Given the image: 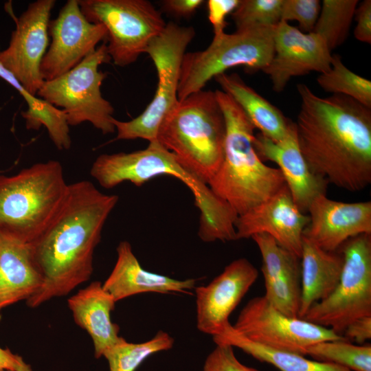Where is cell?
I'll return each instance as SVG.
<instances>
[{
  "mask_svg": "<svg viewBox=\"0 0 371 371\" xmlns=\"http://www.w3.org/2000/svg\"><path fill=\"white\" fill-rule=\"evenodd\" d=\"M225 121L215 91L179 100L159 126L157 140L208 184L223 158Z\"/></svg>",
  "mask_w": 371,
  "mask_h": 371,
  "instance_id": "5b68a950",
  "label": "cell"
},
{
  "mask_svg": "<svg viewBox=\"0 0 371 371\" xmlns=\"http://www.w3.org/2000/svg\"><path fill=\"white\" fill-rule=\"evenodd\" d=\"M273 42V56L262 71L269 76L276 92H282L293 77L330 69L331 51L314 32L304 33L281 21L275 27Z\"/></svg>",
  "mask_w": 371,
  "mask_h": 371,
  "instance_id": "9a60e30c",
  "label": "cell"
},
{
  "mask_svg": "<svg viewBox=\"0 0 371 371\" xmlns=\"http://www.w3.org/2000/svg\"><path fill=\"white\" fill-rule=\"evenodd\" d=\"M339 249L344 263L337 286L302 319L343 336L351 322L371 315V234L352 237Z\"/></svg>",
  "mask_w": 371,
  "mask_h": 371,
  "instance_id": "30bf717a",
  "label": "cell"
},
{
  "mask_svg": "<svg viewBox=\"0 0 371 371\" xmlns=\"http://www.w3.org/2000/svg\"><path fill=\"white\" fill-rule=\"evenodd\" d=\"M283 0H240L232 13L236 30L276 27L281 21Z\"/></svg>",
  "mask_w": 371,
  "mask_h": 371,
  "instance_id": "1f68e13d",
  "label": "cell"
},
{
  "mask_svg": "<svg viewBox=\"0 0 371 371\" xmlns=\"http://www.w3.org/2000/svg\"><path fill=\"white\" fill-rule=\"evenodd\" d=\"M308 222L309 216L298 208L285 184L269 199L238 216L236 238L265 234L300 258L303 232Z\"/></svg>",
  "mask_w": 371,
  "mask_h": 371,
  "instance_id": "e0dca14e",
  "label": "cell"
},
{
  "mask_svg": "<svg viewBox=\"0 0 371 371\" xmlns=\"http://www.w3.org/2000/svg\"><path fill=\"white\" fill-rule=\"evenodd\" d=\"M301 300L298 317L302 318L315 304L326 298L337 286L342 271V254L327 251L303 236Z\"/></svg>",
  "mask_w": 371,
  "mask_h": 371,
  "instance_id": "cb8c5ba5",
  "label": "cell"
},
{
  "mask_svg": "<svg viewBox=\"0 0 371 371\" xmlns=\"http://www.w3.org/2000/svg\"><path fill=\"white\" fill-rule=\"evenodd\" d=\"M258 271L247 258L227 265L208 284L195 287L196 327L212 337L230 324L229 317L256 281Z\"/></svg>",
  "mask_w": 371,
  "mask_h": 371,
  "instance_id": "2e32d148",
  "label": "cell"
},
{
  "mask_svg": "<svg viewBox=\"0 0 371 371\" xmlns=\"http://www.w3.org/2000/svg\"><path fill=\"white\" fill-rule=\"evenodd\" d=\"M239 2L240 0L207 1L208 19L212 25L214 35L225 32L227 25L226 17L234 11Z\"/></svg>",
  "mask_w": 371,
  "mask_h": 371,
  "instance_id": "e575fe53",
  "label": "cell"
},
{
  "mask_svg": "<svg viewBox=\"0 0 371 371\" xmlns=\"http://www.w3.org/2000/svg\"><path fill=\"white\" fill-rule=\"evenodd\" d=\"M276 27L257 26L214 35L209 46L186 52L179 75L177 97L182 100L202 90L212 78L232 67L262 71L274 54Z\"/></svg>",
  "mask_w": 371,
  "mask_h": 371,
  "instance_id": "52a82bcc",
  "label": "cell"
},
{
  "mask_svg": "<svg viewBox=\"0 0 371 371\" xmlns=\"http://www.w3.org/2000/svg\"><path fill=\"white\" fill-rule=\"evenodd\" d=\"M320 10L318 0H283L281 21H297L302 30L313 32Z\"/></svg>",
  "mask_w": 371,
  "mask_h": 371,
  "instance_id": "d6a6232c",
  "label": "cell"
},
{
  "mask_svg": "<svg viewBox=\"0 0 371 371\" xmlns=\"http://www.w3.org/2000/svg\"><path fill=\"white\" fill-rule=\"evenodd\" d=\"M78 3L89 21L106 29L108 54L120 67L135 63L166 25L161 12L147 0H78Z\"/></svg>",
  "mask_w": 371,
  "mask_h": 371,
  "instance_id": "8fae6325",
  "label": "cell"
},
{
  "mask_svg": "<svg viewBox=\"0 0 371 371\" xmlns=\"http://www.w3.org/2000/svg\"><path fill=\"white\" fill-rule=\"evenodd\" d=\"M52 43L43 58L40 71L44 81L52 80L70 71L95 52L106 39L104 27L89 21L78 0H68L58 16L49 23Z\"/></svg>",
  "mask_w": 371,
  "mask_h": 371,
  "instance_id": "5bb4252c",
  "label": "cell"
},
{
  "mask_svg": "<svg viewBox=\"0 0 371 371\" xmlns=\"http://www.w3.org/2000/svg\"><path fill=\"white\" fill-rule=\"evenodd\" d=\"M68 185L56 160L0 175V232L31 245L60 210Z\"/></svg>",
  "mask_w": 371,
  "mask_h": 371,
  "instance_id": "8992f818",
  "label": "cell"
},
{
  "mask_svg": "<svg viewBox=\"0 0 371 371\" xmlns=\"http://www.w3.org/2000/svg\"><path fill=\"white\" fill-rule=\"evenodd\" d=\"M195 36L192 27L170 22L148 45L145 53L153 60L158 82L154 97L144 111L130 121L113 119L116 140H157L160 124L178 102L177 91L182 60Z\"/></svg>",
  "mask_w": 371,
  "mask_h": 371,
  "instance_id": "ba28073f",
  "label": "cell"
},
{
  "mask_svg": "<svg viewBox=\"0 0 371 371\" xmlns=\"http://www.w3.org/2000/svg\"><path fill=\"white\" fill-rule=\"evenodd\" d=\"M214 79L230 95L260 133L278 142L287 134L292 121L270 102L248 86L237 74H221Z\"/></svg>",
  "mask_w": 371,
  "mask_h": 371,
  "instance_id": "d4e9b609",
  "label": "cell"
},
{
  "mask_svg": "<svg viewBox=\"0 0 371 371\" xmlns=\"http://www.w3.org/2000/svg\"><path fill=\"white\" fill-rule=\"evenodd\" d=\"M306 355L350 371H371V346L354 345L346 339L317 343L307 348Z\"/></svg>",
  "mask_w": 371,
  "mask_h": 371,
  "instance_id": "4dcf8cb0",
  "label": "cell"
},
{
  "mask_svg": "<svg viewBox=\"0 0 371 371\" xmlns=\"http://www.w3.org/2000/svg\"><path fill=\"white\" fill-rule=\"evenodd\" d=\"M203 0H165L162 8L168 13L179 17H190L203 3Z\"/></svg>",
  "mask_w": 371,
  "mask_h": 371,
  "instance_id": "74e56055",
  "label": "cell"
},
{
  "mask_svg": "<svg viewBox=\"0 0 371 371\" xmlns=\"http://www.w3.org/2000/svg\"><path fill=\"white\" fill-rule=\"evenodd\" d=\"M116 251V262L102 283L116 302L143 293H190L195 288L196 279L178 280L144 269L126 240L120 242Z\"/></svg>",
  "mask_w": 371,
  "mask_h": 371,
  "instance_id": "44dd1931",
  "label": "cell"
},
{
  "mask_svg": "<svg viewBox=\"0 0 371 371\" xmlns=\"http://www.w3.org/2000/svg\"><path fill=\"white\" fill-rule=\"evenodd\" d=\"M174 338L164 330H159L150 339L142 343L120 340L103 355L109 371H135L150 355L172 348Z\"/></svg>",
  "mask_w": 371,
  "mask_h": 371,
  "instance_id": "83f0119b",
  "label": "cell"
},
{
  "mask_svg": "<svg viewBox=\"0 0 371 371\" xmlns=\"http://www.w3.org/2000/svg\"><path fill=\"white\" fill-rule=\"evenodd\" d=\"M33 371L31 365L8 348L0 347V371Z\"/></svg>",
  "mask_w": 371,
  "mask_h": 371,
  "instance_id": "f35d334b",
  "label": "cell"
},
{
  "mask_svg": "<svg viewBox=\"0 0 371 371\" xmlns=\"http://www.w3.org/2000/svg\"><path fill=\"white\" fill-rule=\"evenodd\" d=\"M319 86L333 95L349 97L371 108V82L344 65L338 54L332 57L330 69L317 78Z\"/></svg>",
  "mask_w": 371,
  "mask_h": 371,
  "instance_id": "f546056e",
  "label": "cell"
},
{
  "mask_svg": "<svg viewBox=\"0 0 371 371\" xmlns=\"http://www.w3.org/2000/svg\"><path fill=\"white\" fill-rule=\"evenodd\" d=\"M111 60L106 43L63 75L45 81L36 95L63 110L69 126L90 122L104 135L115 131L114 109L104 99L100 87L106 74L99 71L102 64Z\"/></svg>",
  "mask_w": 371,
  "mask_h": 371,
  "instance_id": "9c48e42d",
  "label": "cell"
},
{
  "mask_svg": "<svg viewBox=\"0 0 371 371\" xmlns=\"http://www.w3.org/2000/svg\"><path fill=\"white\" fill-rule=\"evenodd\" d=\"M226 133L222 163L208 186L240 216L265 201L284 186L278 168L266 165L254 146V129L246 114L221 90L215 91Z\"/></svg>",
  "mask_w": 371,
  "mask_h": 371,
  "instance_id": "277c9868",
  "label": "cell"
},
{
  "mask_svg": "<svg viewBox=\"0 0 371 371\" xmlns=\"http://www.w3.org/2000/svg\"><path fill=\"white\" fill-rule=\"evenodd\" d=\"M354 18L357 22L354 36L358 41L371 43V1L364 0L357 7Z\"/></svg>",
  "mask_w": 371,
  "mask_h": 371,
  "instance_id": "d590c367",
  "label": "cell"
},
{
  "mask_svg": "<svg viewBox=\"0 0 371 371\" xmlns=\"http://www.w3.org/2000/svg\"><path fill=\"white\" fill-rule=\"evenodd\" d=\"M303 236L327 251H336L348 239L371 234V201L346 203L326 194L316 197L308 211Z\"/></svg>",
  "mask_w": 371,
  "mask_h": 371,
  "instance_id": "ac0fdd59",
  "label": "cell"
},
{
  "mask_svg": "<svg viewBox=\"0 0 371 371\" xmlns=\"http://www.w3.org/2000/svg\"><path fill=\"white\" fill-rule=\"evenodd\" d=\"M42 282L31 246L0 232V313L14 304L27 301Z\"/></svg>",
  "mask_w": 371,
  "mask_h": 371,
  "instance_id": "603a6c76",
  "label": "cell"
},
{
  "mask_svg": "<svg viewBox=\"0 0 371 371\" xmlns=\"http://www.w3.org/2000/svg\"><path fill=\"white\" fill-rule=\"evenodd\" d=\"M89 181L68 185L64 202L47 228L30 246L43 282L27 301L36 308L71 293L93 271V253L103 227L118 202Z\"/></svg>",
  "mask_w": 371,
  "mask_h": 371,
  "instance_id": "7a4b0ae2",
  "label": "cell"
},
{
  "mask_svg": "<svg viewBox=\"0 0 371 371\" xmlns=\"http://www.w3.org/2000/svg\"><path fill=\"white\" fill-rule=\"evenodd\" d=\"M297 90V137L312 172L350 192L365 189L371 183V108L342 95L318 96L304 83Z\"/></svg>",
  "mask_w": 371,
  "mask_h": 371,
  "instance_id": "6da1fadb",
  "label": "cell"
},
{
  "mask_svg": "<svg viewBox=\"0 0 371 371\" xmlns=\"http://www.w3.org/2000/svg\"><path fill=\"white\" fill-rule=\"evenodd\" d=\"M358 0H324L313 32L319 35L330 51L348 36Z\"/></svg>",
  "mask_w": 371,
  "mask_h": 371,
  "instance_id": "f1b7e54d",
  "label": "cell"
},
{
  "mask_svg": "<svg viewBox=\"0 0 371 371\" xmlns=\"http://www.w3.org/2000/svg\"><path fill=\"white\" fill-rule=\"evenodd\" d=\"M262 256L264 297L275 308L289 317H299L301 300V267L297 256L281 247L271 236H251Z\"/></svg>",
  "mask_w": 371,
  "mask_h": 371,
  "instance_id": "ffe728a7",
  "label": "cell"
},
{
  "mask_svg": "<svg viewBox=\"0 0 371 371\" xmlns=\"http://www.w3.org/2000/svg\"><path fill=\"white\" fill-rule=\"evenodd\" d=\"M232 328L253 342L304 356L307 348L317 343L345 339L330 328L286 315L264 295L255 297L245 304Z\"/></svg>",
  "mask_w": 371,
  "mask_h": 371,
  "instance_id": "7c38bea8",
  "label": "cell"
},
{
  "mask_svg": "<svg viewBox=\"0 0 371 371\" xmlns=\"http://www.w3.org/2000/svg\"><path fill=\"white\" fill-rule=\"evenodd\" d=\"M5 371H8V370H5Z\"/></svg>",
  "mask_w": 371,
  "mask_h": 371,
  "instance_id": "ab89813d",
  "label": "cell"
},
{
  "mask_svg": "<svg viewBox=\"0 0 371 371\" xmlns=\"http://www.w3.org/2000/svg\"><path fill=\"white\" fill-rule=\"evenodd\" d=\"M0 78L15 88L26 101L27 109L21 113L26 128L38 131L42 126H45L56 147L59 150H68L71 139L65 111L30 93L1 63Z\"/></svg>",
  "mask_w": 371,
  "mask_h": 371,
  "instance_id": "484cf974",
  "label": "cell"
},
{
  "mask_svg": "<svg viewBox=\"0 0 371 371\" xmlns=\"http://www.w3.org/2000/svg\"><path fill=\"white\" fill-rule=\"evenodd\" d=\"M254 146L262 161L278 166L295 203L303 213L316 197L326 194L329 183L315 175L306 163L299 147L295 122L292 121L286 135L278 142L260 133L255 135Z\"/></svg>",
  "mask_w": 371,
  "mask_h": 371,
  "instance_id": "d6986e66",
  "label": "cell"
},
{
  "mask_svg": "<svg viewBox=\"0 0 371 371\" xmlns=\"http://www.w3.org/2000/svg\"><path fill=\"white\" fill-rule=\"evenodd\" d=\"M90 175L104 188H113L124 181L141 186L159 175H171L192 192L200 211L198 235L205 243L236 240L238 215L209 186L157 140L147 148L131 153L102 154L93 161Z\"/></svg>",
  "mask_w": 371,
  "mask_h": 371,
  "instance_id": "3957f363",
  "label": "cell"
},
{
  "mask_svg": "<svg viewBox=\"0 0 371 371\" xmlns=\"http://www.w3.org/2000/svg\"><path fill=\"white\" fill-rule=\"evenodd\" d=\"M216 345L207 357L203 371H260L239 361L232 346L227 344Z\"/></svg>",
  "mask_w": 371,
  "mask_h": 371,
  "instance_id": "836d02e7",
  "label": "cell"
},
{
  "mask_svg": "<svg viewBox=\"0 0 371 371\" xmlns=\"http://www.w3.org/2000/svg\"><path fill=\"white\" fill-rule=\"evenodd\" d=\"M214 342L237 347L261 362L273 365L280 371H350L339 366L310 360L304 355L273 349L253 342L234 331L229 324Z\"/></svg>",
  "mask_w": 371,
  "mask_h": 371,
  "instance_id": "4316f807",
  "label": "cell"
},
{
  "mask_svg": "<svg viewBox=\"0 0 371 371\" xmlns=\"http://www.w3.org/2000/svg\"><path fill=\"white\" fill-rule=\"evenodd\" d=\"M54 0L29 4L19 18L8 47L0 51V63L31 94L36 95L45 82L40 67L49 44V23Z\"/></svg>",
  "mask_w": 371,
  "mask_h": 371,
  "instance_id": "4fadbf2b",
  "label": "cell"
},
{
  "mask_svg": "<svg viewBox=\"0 0 371 371\" xmlns=\"http://www.w3.org/2000/svg\"><path fill=\"white\" fill-rule=\"evenodd\" d=\"M343 337L348 341L355 340L359 345L371 339V315L358 318L345 329Z\"/></svg>",
  "mask_w": 371,
  "mask_h": 371,
  "instance_id": "8d00e7d4",
  "label": "cell"
},
{
  "mask_svg": "<svg viewBox=\"0 0 371 371\" xmlns=\"http://www.w3.org/2000/svg\"><path fill=\"white\" fill-rule=\"evenodd\" d=\"M115 303L100 281L92 282L67 300L75 323L91 338L97 359L121 338L120 327L111 317Z\"/></svg>",
  "mask_w": 371,
  "mask_h": 371,
  "instance_id": "7402d4cb",
  "label": "cell"
}]
</instances>
